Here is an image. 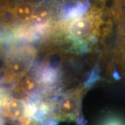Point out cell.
Here are the masks:
<instances>
[{
    "mask_svg": "<svg viewBox=\"0 0 125 125\" xmlns=\"http://www.w3.org/2000/svg\"><path fill=\"white\" fill-rule=\"evenodd\" d=\"M31 55L26 49H19L10 54L5 65V79L13 81L24 76L29 67Z\"/></svg>",
    "mask_w": 125,
    "mask_h": 125,
    "instance_id": "obj_1",
    "label": "cell"
},
{
    "mask_svg": "<svg viewBox=\"0 0 125 125\" xmlns=\"http://www.w3.org/2000/svg\"><path fill=\"white\" fill-rule=\"evenodd\" d=\"M2 107L5 116L20 123L29 119L30 116L29 106L19 99H9Z\"/></svg>",
    "mask_w": 125,
    "mask_h": 125,
    "instance_id": "obj_2",
    "label": "cell"
},
{
    "mask_svg": "<svg viewBox=\"0 0 125 125\" xmlns=\"http://www.w3.org/2000/svg\"><path fill=\"white\" fill-rule=\"evenodd\" d=\"M37 81L33 76L24 74L18 81L15 89V93L18 97H25L34 92Z\"/></svg>",
    "mask_w": 125,
    "mask_h": 125,
    "instance_id": "obj_3",
    "label": "cell"
},
{
    "mask_svg": "<svg viewBox=\"0 0 125 125\" xmlns=\"http://www.w3.org/2000/svg\"><path fill=\"white\" fill-rule=\"evenodd\" d=\"M20 125H39L38 122H36L35 121L32 120L30 118L27 119L24 121H23L22 122L20 123Z\"/></svg>",
    "mask_w": 125,
    "mask_h": 125,
    "instance_id": "obj_4",
    "label": "cell"
}]
</instances>
